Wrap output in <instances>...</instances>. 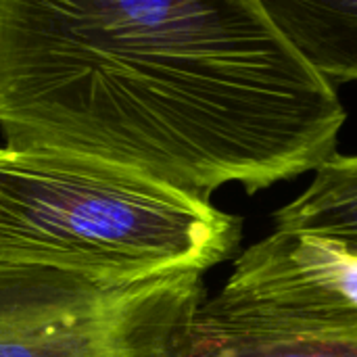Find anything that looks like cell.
<instances>
[{
	"instance_id": "cell-1",
	"label": "cell",
	"mask_w": 357,
	"mask_h": 357,
	"mask_svg": "<svg viewBox=\"0 0 357 357\" xmlns=\"http://www.w3.org/2000/svg\"><path fill=\"white\" fill-rule=\"evenodd\" d=\"M243 220L144 174L59 151L0 149V264L132 284L228 259Z\"/></svg>"
},
{
	"instance_id": "cell-6",
	"label": "cell",
	"mask_w": 357,
	"mask_h": 357,
	"mask_svg": "<svg viewBox=\"0 0 357 357\" xmlns=\"http://www.w3.org/2000/svg\"><path fill=\"white\" fill-rule=\"evenodd\" d=\"M178 357H357V343L236 341L199 335L188 328Z\"/></svg>"
},
{
	"instance_id": "cell-3",
	"label": "cell",
	"mask_w": 357,
	"mask_h": 357,
	"mask_svg": "<svg viewBox=\"0 0 357 357\" xmlns=\"http://www.w3.org/2000/svg\"><path fill=\"white\" fill-rule=\"evenodd\" d=\"M190 331L261 343H357V255L274 230L238 255Z\"/></svg>"
},
{
	"instance_id": "cell-2",
	"label": "cell",
	"mask_w": 357,
	"mask_h": 357,
	"mask_svg": "<svg viewBox=\"0 0 357 357\" xmlns=\"http://www.w3.org/2000/svg\"><path fill=\"white\" fill-rule=\"evenodd\" d=\"M203 299L201 272L111 284L0 264V357H178Z\"/></svg>"
},
{
	"instance_id": "cell-5",
	"label": "cell",
	"mask_w": 357,
	"mask_h": 357,
	"mask_svg": "<svg viewBox=\"0 0 357 357\" xmlns=\"http://www.w3.org/2000/svg\"><path fill=\"white\" fill-rule=\"evenodd\" d=\"M276 232L314 236L357 255V155H333L312 184L274 213Z\"/></svg>"
},
{
	"instance_id": "cell-4",
	"label": "cell",
	"mask_w": 357,
	"mask_h": 357,
	"mask_svg": "<svg viewBox=\"0 0 357 357\" xmlns=\"http://www.w3.org/2000/svg\"><path fill=\"white\" fill-rule=\"evenodd\" d=\"M272 21L326 79H357V0H261Z\"/></svg>"
}]
</instances>
